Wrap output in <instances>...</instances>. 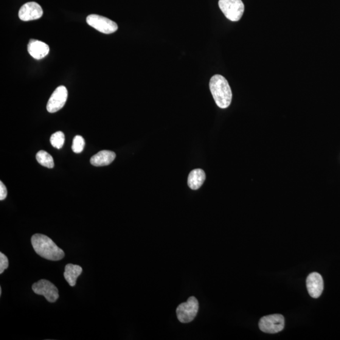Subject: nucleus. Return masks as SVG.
<instances>
[{
	"mask_svg": "<svg viewBox=\"0 0 340 340\" xmlns=\"http://www.w3.org/2000/svg\"><path fill=\"white\" fill-rule=\"evenodd\" d=\"M219 7L225 16L232 22L240 21L244 11L241 0H219Z\"/></svg>",
	"mask_w": 340,
	"mask_h": 340,
	"instance_id": "7ed1b4c3",
	"label": "nucleus"
},
{
	"mask_svg": "<svg viewBox=\"0 0 340 340\" xmlns=\"http://www.w3.org/2000/svg\"><path fill=\"white\" fill-rule=\"evenodd\" d=\"M8 258L3 253H0V274L4 273L5 270L8 267Z\"/></svg>",
	"mask_w": 340,
	"mask_h": 340,
	"instance_id": "a211bd4d",
	"label": "nucleus"
},
{
	"mask_svg": "<svg viewBox=\"0 0 340 340\" xmlns=\"http://www.w3.org/2000/svg\"><path fill=\"white\" fill-rule=\"evenodd\" d=\"M7 189L4 183L0 182V200L4 201L7 196Z\"/></svg>",
	"mask_w": 340,
	"mask_h": 340,
	"instance_id": "6ab92c4d",
	"label": "nucleus"
},
{
	"mask_svg": "<svg viewBox=\"0 0 340 340\" xmlns=\"http://www.w3.org/2000/svg\"><path fill=\"white\" fill-rule=\"evenodd\" d=\"M209 87L213 99L219 108H228L231 103L232 95L231 87L226 78L220 75L213 76L210 80Z\"/></svg>",
	"mask_w": 340,
	"mask_h": 340,
	"instance_id": "f03ea898",
	"label": "nucleus"
},
{
	"mask_svg": "<svg viewBox=\"0 0 340 340\" xmlns=\"http://www.w3.org/2000/svg\"><path fill=\"white\" fill-rule=\"evenodd\" d=\"M43 15V8L36 2H28L24 4L19 13L20 19L25 22L39 19Z\"/></svg>",
	"mask_w": 340,
	"mask_h": 340,
	"instance_id": "1a4fd4ad",
	"label": "nucleus"
},
{
	"mask_svg": "<svg viewBox=\"0 0 340 340\" xmlns=\"http://www.w3.org/2000/svg\"><path fill=\"white\" fill-rule=\"evenodd\" d=\"M28 52L35 60H42L48 55L49 47L43 42L31 39L27 46Z\"/></svg>",
	"mask_w": 340,
	"mask_h": 340,
	"instance_id": "9b49d317",
	"label": "nucleus"
},
{
	"mask_svg": "<svg viewBox=\"0 0 340 340\" xmlns=\"http://www.w3.org/2000/svg\"><path fill=\"white\" fill-rule=\"evenodd\" d=\"M2 288H0V295H2Z\"/></svg>",
	"mask_w": 340,
	"mask_h": 340,
	"instance_id": "aec40b11",
	"label": "nucleus"
},
{
	"mask_svg": "<svg viewBox=\"0 0 340 340\" xmlns=\"http://www.w3.org/2000/svg\"><path fill=\"white\" fill-rule=\"evenodd\" d=\"M116 157V154L113 151L103 150L93 156L91 163L95 167H103L111 164Z\"/></svg>",
	"mask_w": 340,
	"mask_h": 340,
	"instance_id": "f8f14e48",
	"label": "nucleus"
},
{
	"mask_svg": "<svg viewBox=\"0 0 340 340\" xmlns=\"http://www.w3.org/2000/svg\"><path fill=\"white\" fill-rule=\"evenodd\" d=\"M32 289L35 294L44 296L49 302H55L58 299V288L48 280H39L33 283Z\"/></svg>",
	"mask_w": 340,
	"mask_h": 340,
	"instance_id": "0eeeda50",
	"label": "nucleus"
},
{
	"mask_svg": "<svg viewBox=\"0 0 340 340\" xmlns=\"http://www.w3.org/2000/svg\"><path fill=\"white\" fill-rule=\"evenodd\" d=\"M86 22L90 26L105 34H111L116 32L118 29V25L116 22L95 14L87 16Z\"/></svg>",
	"mask_w": 340,
	"mask_h": 340,
	"instance_id": "423d86ee",
	"label": "nucleus"
},
{
	"mask_svg": "<svg viewBox=\"0 0 340 340\" xmlns=\"http://www.w3.org/2000/svg\"><path fill=\"white\" fill-rule=\"evenodd\" d=\"M31 243L36 254L45 259L59 261L63 259L65 256L63 250L59 248L54 241L46 235H33L31 238Z\"/></svg>",
	"mask_w": 340,
	"mask_h": 340,
	"instance_id": "f257e3e1",
	"label": "nucleus"
},
{
	"mask_svg": "<svg viewBox=\"0 0 340 340\" xmlns=\"http://www.w3.org/2000/svg\"><path fill=\"white\" fill-rule=\"evenodd\" d=\"M259 328L264 333L274 334L282 331L285 327L284 317L281 314H272L261 317Z\"/></svg>",
	"mask_w": 340,
	"mask_h": 340,
	"instance_id": "39448f33",
	"label": "nucleus"
},
{
	"mask_svg": "<svg viewBox=\"0 0 340 340\" xmlns=\"http://www.w3.org/2000/svg\"><path fill=\"white\" fill-rule=\"evenodd\" d=\"M206 181V173L202 169L193 170L188 177V185L191 189L198 190Z\"/></svg>",
	"mask_w": 340,
	"mask_h": 340,
	"instance_id": "ddd939ff",
	"label": "nucleus"
},
{
	"mask_svg": "<svg viewBox=\"0 0 340 340\" xmlns=\"http://www.w3.org/2000/svg\"><path fill=\"white\" fill-rule=\"evenodd\" d=\"M199 302L195 297L188 298L187 301L182 303L176 309V315L180 321L188 323L192 321L199 311Z\"/></svg>",
	"mask_w": 340,
	"mask_h": 340,
	"instance_id": "20e7f679",
	"label": "nucleus"
},
{
	"mask_svg": "<svg viewBox=\"0 0 340 340\" xmlns=\"http://www.w3.org/2000/svg\"><path fill=\"white\" fill-rule=\"evenodd\" d=\"M67 91L65 86H60L52 93L47 104V111L55 113L63 108L67 98Z\"/></svg>",
	"mask_w": 340,
	"mask_h": 340,
	"instance_id": "6e6552de",
	"label": "nucleus"
},
{
	"mask_svg": "<svg viewBox=\"0 0 340 340\" xmlns=\"http://www.w3.org/2000/svg\"><path fill=\"white\" fill-rule=\"evenodd\" d=\"M82 272L83 269L80 266L69 263L65 266L64 277L70 286L74 287L77 283L78 277Z\"/></svg>",
	"mask_w": 340,
	"mask_h": 340,
	"instance_id": "4468645a",
	"label": "nucleus"
},
{
	"mask_svg": "<svg viewBox=\"0 0 340 340\" xmlns=\"http://www.w3.org/2000/svg\"><path fill=\"white\" fill-rule=\"evenodd\" d=\"M85 142L82 136H76L73 139L72 150L75 153H80L82 152L84 148H85Z\"/></svg>",
	"mask_w": 340,
	"mask_h": 340,
	"instance_id": "f3484780",
	"label": "nucleus"
},
{
	"mask_svg": "<svg viewBox=\"0 0 340 340\" xmlns=\"http://www.w3.org/2000/svg\"><path fill=\"white\" fill-rule=\"evenodd\" d=\"M37 161L45 167L53 168L55 167L54 159L51 155L46 151L41 150L36 154Z\"/></svg>",
	"mask_w": 340,
	"mask_h": 340,
	"instance_id": "2eb2a0df",
	"label": "nucleus"
},
{
	"mask_svg": "<svg viewBox=\"0 0 340 340\" xmlns=\"http://www.w3.org/2000/svg\"><path fill=\"white\" fill-rule=\"evenodd\" d=\"M64 140H65V137H64L63 132L61 131L56 132V133L52 135L50 138V142L53 147L58 149V150L63 148Z\"/></svg>",
	"mask_w": 340,
	"mask_h": 340,
	"instance_id": "dca6fc26",
	"label": "nucleus"
},
{
	"mask_svg": "<svg viewBox=\"0 0 340 340\" xmlns=\"http://www.w3.org/2000/svg\"><path fill=\"white\" fill-rule=\"evenodd\" d=\"M306 286L312 297L315 299L319 297L324 289V282L321 275L317 272L309 275L306 279Z\"/></svg>",
	"mask_w": 340,
	"mask_h": 340,
	"instance_id": "9d476101",
	"label": "nucleus"
}]
</instances>
